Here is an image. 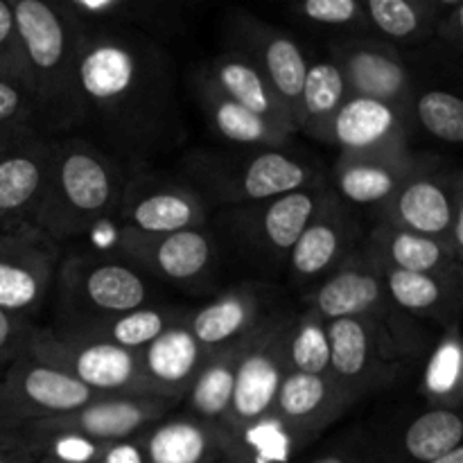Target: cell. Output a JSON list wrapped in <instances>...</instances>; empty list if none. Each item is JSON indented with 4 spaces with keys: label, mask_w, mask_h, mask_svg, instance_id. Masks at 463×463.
<instances>
[{
    "label": "cell",
    "mask_w": 463,
    "mask_h": 463,
    "mask_svg": "<svg viewBox=\"0 0 463 463\" xmlns=\"http://www.w3.org/2000/svg\"><path fill=\"white\" fill-rule=\"evenodd\" d=\"M310 463H362V459L355 450H333L328 452V455L317 457V459Z\"/></svg>",
    "instance_id": "7dc6e473"
},
{
    "label": "cell",
    "mask_w": 463,
    "mask_h": 463,
    "mask_svg": "<svg viewBox=\"0 0 463 463\" xmlns=\"http://www.w3.org/2000/svg\"><path fill=\"white\" fill-rule=\"evenodd\" d=\"M378 269L383 274L384 288H387V294L396 310L437 319L446 324L448 328L457 326L461 301V279L414 274V271H401L384 265H378Z\"/></svg>",
    "instance_id": "f1b7e54d"
},
{
    "label": "cell",
    "mask_w": 463,
    "mask_h": 463,
    "mask_svg": "<svg viewBox=\"0 0 463 463\" xmlns=\"http://www.w3.org/2000/svg\"><path fill=\"white\" fill-rule=\"evenodd\" d=\"M75 77L84 122L116 147L152 154L179 140L175 61L147 32L80 21Z\"/></svg>",
    "instance_id": "6da1fadb"
},
{
    "label": "cell",
    "mask_w": 463,
    "mask_h": 463,
    "mask_svg": "<svg viewBox=\"0 0 463 463\" xmlns=\"http://www.w3.org/2000/svg\"><path fill=\"white\" fill-rule=\"evenodd\" d=\"M430 156L378 206L380 222L411 233L439 238L463 260V188L459 176H446Z\"/></svg>",
    "instance_id": "ba28073f"
},
{
    "label": "cell",
    "mask_w": 463,
    "mask_h": 463,
    "mask_svg": "<svg viewBox=\"0 0 463 463\" xmlns=\"http://www.w3.org/2000/svg\"><path fill=\"white\" fill-rule=\"evenodd\" d=\"M434 39L450 45V48L461 50L463 45V3L461 0H455V3L441 14V18H439L437 23V30H434Z\"/></svg>",
    "instance_id": "f6af8a7d"
},
{
    "label": "cell",
    "mask_w": 463,
    "mask_h": 463,
    "mask_svg": "<svg viewBox=\"0 0 463 463\" xmlns=\"http://www.w3.org/2000/svg\"><path fill=\"white\" fill-rule=\"evenodd\" d=\"M231 27H233V48L240 50L262 72L298 129L301 89L310 63L303 48L288 32L267 25L251 14L240 12L238 16L231 18Z\"/></svg>",
    "instance_id": "ac0fdd59"
},
{
    "label": "cell",
    "mask_w": 463,
    "mask_h": 463,
    "mask_svg": "<svg viewBox=\"0 0 463 463\" xmlns=\"http://www.w3.org/2000/svg\"><path fill=\"white\" fill-rule=\"evenodd\" d=\"M292 12L306 25L328 32H348L357 36L369 30L364 3L360 0H306L294 5Z\"/></svg>",
    "instance_id": "ab89813d"
},
{
    "label": "cell",
    "mask_w": 463,
    "mask_h": 463,
    "mask_svg": "<svg viewBox=\"0 0 463 463\" xmlns=\"http://www.w3.org/2000/svg\"><path fill=\"white\" fill-rule=\"evenodd\" d=\"M194 93H197L203 116L211 122L213 131L224 143L247 149H283V145H288L289 136L285 131L276 129L274 125L262 120L260 116L247 111L231 98H226L203 75L202 68L194 72Z\"/></svg>",
    "instance_id": "4316f807"
},
{
    "label": "cell",
    "mask_w": 463,
    "mask_h": 463,
    "mask_svg": "<svg viewBox=\"0 0 463 463\" xmlns=\"http://www.w3.org/2000/svg\"><path fill=\"white\" fill-rule=\"evenodd\" d=\"M203 75L235 104L256 113L288 136L297 134V122L279 102L262 72L240 50L229 48L202 68Z\"/></svg>",
    "instance_id": "d4e9b609"
},
{
    "label": "cell",
    "mask_w": 463,
    "mask_h": 463,
    "mask_svg": "<svg viewBox=\"0 0 463 463\" xmlns=\"http://www.w3.org/2000/svg\"><path fill=\"white\" fill-rule=\"evenodd\" d=\"M294 319L297 315H269L253 328L235 371L229 411L220 425L224 455L240 437L271 419L279 389L289 371L288 348Z\"/></svg>",
    "instance_id": "277c9868"
},
{
    "label": "cell",
    "mask_w": 463,
    "mask_h": 463,
    "mask_svg": "<svg viewBox=\"0 0 463 463\" xmlns=\"http://www.w3.org/2000/svg\"><path fill=\"white\" fill-rule=\"evenodd\" d=\"M423 393L432 410H452L461 405L463 396V348L459 328L452 326L430 355L423 375Z\"/></svg>",
    "instance_id": "8d00e7d4"
},
{
    "label": "cell",
    "mask_w": 463,
    "mask_h": 463,
    "mask_svg": "<svg viewBox=\"0 0 463 463\" xmlns=\"http://www.w3.org/2000/svg\"><path fill=\"white\" fill-rule=\"evenodd\" d=\"M32 330L34 326L30 324V319L0 307V371L27 351Z\"/></svg>",
    "instance_id": "b9f144b4"
},
{
    "label": "cell",
    "mask_w": 463,
    "mask_h": 463,
    "mask_svg": "<svg viewBox=\"0 0 463 463\" xmlns=\"http://www.w3.org/2000/svg\"><path fill=\"white\" fill-rule=\"evenodd\" d=\"M12 12L30 71V129L54 134L84 125L75 77L80 18L66 0H14Z\"/></svg>",
    "instance_id": "7a4b0ae2"
},
{
    "label": "cell",
    "mask_w": 463,
    "mask_h": 463,
    "mask_svg": "<svg viewBox=\"0 0 463 463\" xmlns=\"http://www.w3.org/2000/svg\"><path fill=\"white\" fill-rule=\"evenodd\" d=\"M351 405V396L339 387L333 375L288 371L276 396L271 420L279 425L294 450L310 443Z\"/></svg>",
    "instance_id": "ffe728a7"
},
{
    "label": "cell",
    "mask_w": 463,
    "mask_h": 463,
    "mask_svg": "<svg viewBox=\"0 0 463 463\" xmlns=\"http://www.w3.org/2000/svg\"><path fill=\"white\" fill-rule=\"evenodd\" d=\"M430 463H463V448H457V450H452L450 455L441 457V459H437V461H430Z\"/></svg>",
    "instance_id": "c3c4849f"
},
{
    "label": "cell",
    "mask_w": 463,
    "mask_h": 463,
    "mask_svg": "<svg viewBox=\"0 0 463 463\" xmlns=\"http://www.w3.org/2000/svg\"><path fill=\"white\" fill-rule=\"evenodd\" d=\"M36 452L18 432L0 428V463H32Z\"/></svg>",
    "instance_id": "bcb514c9"
},
{
    "label": "cell",
    "mask_w": 463,
    "mask_h": 463,
    "mask_svg": "<svg viewBox=\"0 0 463 463\" xmlns=\"http://www.w3.org/2000/svg\"><path fill=\"white\" fill-rule=\"evenodd\" d=\"M140 441L147 463H222L224 459L220 430L193 416L163 419L140 434Z\"/></svg>",
    "instance_id": "f546056e"
},
{
    "label": "cell",
    "mask_w": 463,
    "mask_h": 463,
    "mask_svg": "<svg viewBox=\"0 0 463 463\" xmlns=\"http://www.w3.org/2000/svg\"><path fill=\"white\" fill-rule=\"evenodd\" d=\"M251 333L244 335L238 342L229 344V346L220 348V351L213 353L203 362L197 378H194L188 393H185V401H188L190 411H193V419L220 430L222 420H224L226 411H229L231 396H233L238 362L242 357V353L247 351Z\"/></svg>",
    "instance_id": "4dcf8cb0"
},
{
    "label": "cell",
    "mask_w": 463,
    "mask_h": 463,
    "mask_svg": "<svg viewBox=\"0 0 463 463\" xmlns=\"http://www.w3.org/2000/svg\"><path fill=\"white\" fill-rule=\"evenodd\" d=\"M342 154H369L407 145V116L393 107L366 98H346L321 138Z\"/></svg>",
    "instance_id": "603a6c76"
},
{
    "label": "cell",
    "mask_w": 463,
    "mask_h": 463,
    "mask_svg": "<svg viewBox=\"0 0 463 463\" xmlns=\"http://www.w3.org/2000/svg\"><path fill=\"white\" fill-rule=\"evenodd\" d=\"M346 84L335 61L307 63L298 104V131L319 140L326 125L346 102Z\"/></svg>",
    "instance_id": "836d02e7"
},
{
    "label": "cell",
    "mask_w": 463,
    "mask_h": 463,
    "mask_svg": "<svg viewBox=\"0 0 463 463\" xmlns=\"http://www.w3.org/2000/svg\"><path fill=\"white\" fill-rule=\"evenodd\" d=\"M71 12L86 25H116L134 30H161L175 18L170 5L156 0H66Z\"/></svg>",
    "instance_id": "e575fe53"
},
{
    "label": "cell",
    "mask_w": 463,
    "mask_h": 463,
    "mask_svg": "<svg viewBox=\"0 0 463 463\" xmlns=\"http://www.w3.org/2000/svg\"><path fill=\"white\" fill-rule=\"evenodd\" d=\"M355 235L357 224L348 206L333 190L326 188L315 217L289 251L288 262L294 283H310L333 274L353 253Z\"/></svg>",
    "instance_id": "44dd1931"
},
{
    "label": "cell",
    "mask_w": 463,
    "mask_h": 463,
    "mask_svg": "<svg viewBox=\"0 0 463 463\" xmlns=\"http://www.w3.org/2000/svg\"><path fill=\"white\" fill-rule=\"evenodd\" d=\"M330 348V375L353 402L396 383L405 348L392 324L355 317L326 321Z\"/></svg>",
    "instance_id": "9c48e42d"
},
{
    "label": "cell",
    "mask_w": 463,
    "mask_h": 463,
    "mask_svg": "<svg viewBox=\"0 0 463 463\" xmlns=\"http://www.w3.org/2000/svg\"><path fill=\"white\" fill-rule=\"evenodd\" d=\"M32 463H68V461L59 459V457H54V455H48V452H36L34 461Z\"/></svg>",
    "instance_id": "681fc988"
},
{
    "label": "cell",
    "mask_w": 463,
    "mask_h": 463,
    "mask_svg": "<svg viewBox=\"0 0 463 463\" xmlns=\"http://www.w3.org/2000/svg\"><path fill=\"white\" fill-rule=\"evenodd\" d=\"M428 158L411 154L410 147L369 154H339L333 172L335 188H337L335 194L344 203L378 208Z\"/></svg>",
    "instance_id": "7402d4cb"
},
{
    "label": "cell",
    "mask_w": 463,
    "mask_h": 463,
    "mask_svg": "<svg viewBox=\"0 0 463 463\" xmlns=\"http://www.w3.org/2000/svg\"><path fill=\"white\" fill-rule=\"evenodd\" d=\"M0 80L18 86L30 98V71L21 36L14 23L12 3L0 0Z\"/></svg>",
    "instance_id": "60d3db41"
},
{
    "label": "cell",
    "mask_w": 463,
    "mask_h": 463,
    "mask_svg": "<svg viewBox=\"0 0 463 463\" xmlns=\"http://www.w3.org/2000/svg\"><path fill=\"white\" fill-rule=\"evenodd\" d=\"M260 292L256 285H240L217 297L202 310L188 312V328L208 357L251 333L260 321Z\"/></svg>",
    "instance_id": "83f0119b"
},
{
    "label": "cell",
    "mask_w": 463,
    "mask_h": 463,
    "mask_svg": "<svg viewBox=\"0 0 463 463\" xmlns=\"http://www.w3.org/2000/svg\"><path fill=\"white\" fill-rule=\"evenodd\" d=\"M54 288L63 328H81L138 310L149 298L143 271L113 258H66L59 262Z\"/></svg>",
    "instance_id": "5b68a950"
},
{
    "label": "cell",
    "mask_w": 463,
    "mask_h": 463,
    "mask_svg": "<svg viewBox=\"0 0 463 463\" xmlns=\"http://www.w3.org/2000/svg\"><path fill=\"white\" fill-rule=\"evenodd\" d=\"M90 463H147L140 437L116 443H99Z\"/></svg>",
    "instance_id": "ee69618b"
},
{
    "label": "cell",
    "mask_w": 463,
    "mask_h": 463,
    "mask_svg": "<svg viewBox=\"0 0 463 463\" xmlns=\"http://www.w3.org/2000/svg\"><path fill=\"white\" fill-rule=\"evenodd\" d=\"M366 253L378 265L393 267V269L461 279V262L443 240L396 229L384 222H380L378 229L369 235Z\"/></svg>",
    "instance_id": "484cf974"
},
{
    "label": "cell",
    "mask_w": 463,
    "mask_h": 463,
    "mask_svg": "<svg viewBox=\"0 0 463 463\" xmlns=\"http://www.w3.org/2000/svg\"><path fill=\"white\" fill-rule=\"evenodd\" d=\"M27 353L102 396H156L143 373L140 353L61 328L32 330Z\"/></svg>",
    "instance_id": "8992f818"
},
{
    "label": "cell",
    "mask_w": 463,
    "mask_h": 463,
    "mask_svg": "<svg viewBox=\"0 0 463 463\" xmlns=\"http://www.w3.org/2000/svg\"><path fill=\"white\" fill-rule=\"evenodd\" d=\"M175 405V401L156 396H104L71 414L36 420L23 430L21 437L30 443L32 450L50 439H80L89 443L127 441L161 423Z\"/></svg>",
    "instance_id": "8fae6325"
},
{
    "label": "cell",
    "mask_w": 463,
    "mask_h": 463,
    "mask_svg": "<svg viewBox=\"0 0 463 463\" xmlns=\"http://www.w3.org/2000/svg\"><path fill=\"white\" fill-rule=\"evenodd\" d=\"M306 306L324 321L369 317L392 324L396 315L383 274L366 251L351 253L333 274L326 276L324 283L307 294Z\"/></svg>",
    "instance_id": "d6986e66"
},
{
    "label": "cell",
    "mask_w": 463,
    "mask_h": 463,
    "mask_svg": "<svg viewBox=\"0 0 463 463\" xmlns=\"http://www.w3.org/2000/svg\"><path fill=\"white\" fill-rule=\"evenodd\" d=\"M463 420L459 411L430 410L407 428L402 437V455L407 461L430 463L461 448Z\"/></svg>",
    "instance_id": "d590c367"
},
{
    "label": "cell",
    "mask_w": 463,
    "mask_h": 463,
    "mask_svg": "<svg viewBox=\"0 0 463 463\" xmlns=\"http://www.w3.org/2000/svg\"><path fill=\"white\" fill-rule=\"evenodd\" d=\"M185 317H188V312L176 310V307L143 306L138 310L125 312V315L111 317V319L98 321V324L81 326V328H63V326H59V328L81 335V337L113 344V346L125 348V351L140 353L154 339L161 337L167 328L184 321Z\"/></svg>",
    "instance_id": "d6a6232c"
},
{
    "label": "cell",
    "mask_w": 463,
    "mask_h": 463,
    "mask_svg": "<svg viewBox=\"0 0 463 463\" xmlns=\"http://www.w3.org/2000/svg\"><path fill=\"white\" fill-rule=\"evenodd\" d=\"M203 188L224 203L247 206L317 185L315 170L283 149H253L244 158L202 156L188 163Z\"/></svg>",
    "instance_id": "52a82bcc"
},
{
    "label": "cell",
    "mask_w": 463,
    "mask_h": 463,
    "mask_svg": "<svg viewBox=\"0 0 463 463\" xmlns=\"http://www.w3.org/2000/svg\"><path fill=\"white\" fill-rule=\"evenodd\" d=\"M333 52L348 98L375 99L410 116L416 98L414 80L396 50L380 41L348 36L335 45Z\"/></svg>",
    "instance_id": "e0dca14e"
},
{
    "label": "cell",
    "mask_w": 463,
    "mask_h": 463,
    "mask_svg": "<svg viewBox=\"0 0 463 463\" xmlns=\"http://www.w3.org/2000/svg\"><path fill=\"white\" fill-rule=\"evenodd\" d=\"M118 215L122 229L147 235L179 233L203 229L206 202L197 188L156 175H140L127 179Z\"/></svg>",
    "instance_id": "2e32d148"
},
{
    "label": "cell",
    "mask_w": 463,
    "mask_h": 463,
    "mask_svg": "<svg viewBox=\"0 0 463 463\" xmlns=\"http://www.w3.org/2000/svg\"><path fill=\"white\" fill-rule=\"evenodd\" d=\"M104 398L71 375L21 353L0 371V428L21 434L36 420L57 419Z\"/></svg>",
    "instance_id": "30bf717a"
},
{
    "label": "cell",
    "mask_w": 463,
    "mask_h": 463,
    "mask_svg": "<svg viewBox=\"0 0 463 463\" xmlns=\"http://www.w3.org/2000/svg\"><path fill=\"white\" fill-rule=\"evenodd\" d=\"M125 172L93 143L54 140L52 165L32 217V229L50 240L77 238L116 215L125 190Z\"/></svg>",
    "instance_id": "3957f363"
},
{
    "label": "cell",
    "mask_w": 463,
    "mask_h": 463,
    "mask_svg": "<svg viewBox=\"0 0 463 463\" xmlns=\"http://www.w3.org/2000/svg\"><path fill=\"white\" fill-rule=\"evenodd\" d=\"M289 371L312 375H330V348L326 335V321L317 312L297 315L289 335L288 348Z\"/></svg>",
    "instance_id": "74e56055"
},
{
    "label": "cell",
    "mask_w": 463,
    "mask_h": 463,
    "mask_svg": "<svg viewBox=\"0 0 463 463\" xmlns=\"http://www.w3.org/2000/svg\"><path fill=\"white\" fill-rule=\"evenodd\" d=\"M59 249L36 229L0 233V307L30 319L54 289Z\"/></svg>",
    "instance_id": "5bb4252c"
},
{
    "label": "cell",
    "mask_w": 463,
    "mask_h": 463,
    "mask_svg": "<svg viewBox=\"0 0 463 463\" xmlns=\"http://www.w3.org/2000/svg\"><path fill=\"white\" fill-rule=\"evenodd\" d=\"M32 107L27 93L18 86L0 80V136L7 131L30 127Z\"/></svg>",
    "instance_id": "7bdbcfd3"
},
{
    "label": "cell",
    "mask_w": 463,
    "mask_h": 463,
    "mask_svg": "<svg viewBox=\"0 0 463 463\" xmlns=\"http://www.w3.org/2000/svg\"><path fill=\"white\" fill-rule=\"evenodd\" d=\"M54 140L30 127L0 136V233L30 229L52 165Z\"/></svg>",
    "instance_id": "4fadbf2b"
},
{
    "label": "cell",
    "mask_w": 463,
    "mask_h": 463,
    "mask_svg": "<svg viewBox=\"0 0 463 463\" xmlns=\"http://www.w3.org/2000/svg\"><path fill=\"white\" fill-rule=\"evenodd\" d=\"M185 319L167 328L145 351H140V364L149 387L156 396L175 402L185 398L199 369L208 360Z\"/></svg>",
    "instance_id": "cb8c5ba5"
},
{
    "label": "cell",
    "mask_w": 463,
    "mask_h": 463,
    "mask_svg": "<svg viewBox=\"0 0 463 463\" xmlns=\"http://www.w3.org/2000/svg\"><path fill=\"white\" fill-rule=\"evenodd\" d=\"M116 242L125 262L172 285H199L217 265V244L203 229L165 235L120 229Z\"/></svg>",
    "instance_id": "9a60e30c"
},
{
    "label": "cell",
    "mask_w": 463,
    "mask_h": 463,
    "mask_svg": "<svg viewBox=\"0 0 463 463\" xmlns=\"http://www.w3.org/2000/svg\"><path fill=\"white\" fill-rule=\"evenodd\" d=\"M324 190V185L317 184L267 202L238 206L226 215V224L244 251L265 265L279 267L288 262L289 251L315 217Z\"/></svg>",
    "instance_id": "7c38bea8"
},
{
    "label": "cell",
    "mask_w": 463,
    "mask_h": 463,
    "mask_svg": "<svg viewBox=\"0 0 463 463\" xmlns=\"http://www.w3.org/2000/svg\"><path fill=\"white\" fill-rule=\"evenodd\" d=\"M455 0H364L369 27L396 43L419 45L434 39V30Z\"/></svg>",
    "instance_id": "1f68e13d"
},
{
    "label": "cell",
    "mask_w": 463,
    "mask_h": 463,
    "mask_svg": "<svg viewBox=\"0 0 463 463\" xmlns=\"http://www.w3.org/2000/svg\"><path fill=\"white\" fill-rule=\"evenodd\" d=\"M416 120L428 134L450 145L463 143V99L450 90H425L411 104Z\"/></svg>",
    "instance_id": "f35d334b"
}]
</instances>
